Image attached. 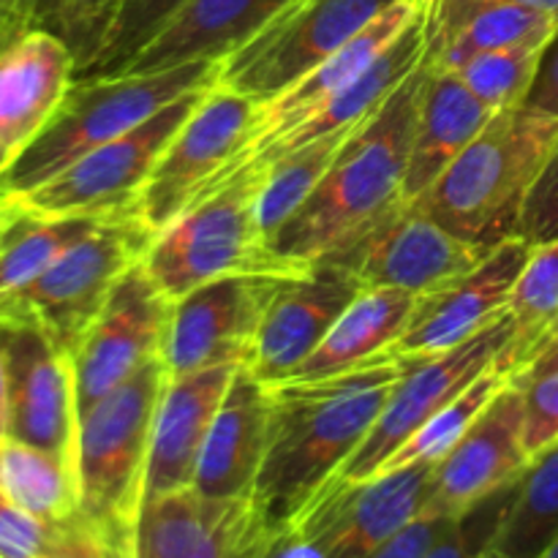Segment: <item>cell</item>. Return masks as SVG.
<instances>
[{"label":"cell","instance_id":"1","mask_svg":"<svg viewBox=\"0 0 558 558\" xmlns=\"http://www.w3.org/2000/svg\"><path fill=\"white\" fill-rule=\"evenodd\" d=\"M414 357L385 354L363 368L272 390V430L254 496L276 526L343 469L379 420Z\"/></svg>","mask_w":558,"mask_h":558},{"label":"cell","instance_id":"2","mask_svg":"<svg viewBox=\"0 0 558 558\" xmlns=\"http://www.w3.org/2000/svg\"><path fill=\"white\" fill-rule=\"evenodd\" d=\"M425 74L428 60L387 98L374 118L349 134L314 194L270 238L272 254L305 270L347 248L387 213L403 205Z\"/></svg>","mask_w":558,"mask_h":558},{"label":"cell","instance_id":"3","mask_svg":"<svg viewBox=\"0 0 558 558\" xmlns=\"http://www.w3.org/2000/svg\"><path fill=\"white\" fill-rule=\"evenodd\" d=\"M558 142V120L523 107L501 109L477 140L409 202L458 238L496 248L518 234L523 202Z\"/></svg>","mask_w":558,"mask_h":558},{"label":"cell","instance_id":"4","mask_svg":"<svg viewBox=\"0 0 558 558\" xmlns=\"http://www.w3.org/2000/svg\"><path fill=\"white\" fill-rule=\"evenodd\" d=\"M265 174V163L245 161L150 240L142 262L172 303L227 276H298L308 270L283 262L267 245L259 223Z\"/></svg>","mask_w":558,"mask_h":558},{"label":"cell","instance_id":"5","mask_svg":"<svg viewBox=\"0 0 558 558\" xmlns=\"http://www.w3.org/2000/svg\"><path fill=\"white\" fill-rule=\"evenodd\" d=\"M221 60H196L153 74L76 76L58 112L0 174V205L47 183L85 153L129 134L167 104L218 80Z\"/></svg>","mask_w":558,"mask_h":558},{"label":"cell","instance_id":"6","mask_svg":"<svg viewBox=\"0 0 558 558\" xmlns=\"http://www.w3.org/2000/svg\"><path fill=\"white\" fill-rule=\"evenodd\" d=\"M169 379L167 363L156 354L80 417L74 456L80 515L114 545L145 499L153 428Z\"/></svg>","mask_w":558,"mask_h":558},{"label":"cell","instance_id":"7","mask_svg":"<svg viewBox=\"0 0 558 558\" xmlns=\"http://www.w3.org/2000/svg\"><path fill=\"white\" fill-rule=\"evenodd\" d=\"M150 240V229L136 213L98 223L41 276L22 289L0 294V322L38 327L60 349L74 354L120 278L145 259Z\"/></svg>","mask_w":558,"mask_h":558},{"label":"cell","instance_id":"8","mask_svg":"<svg viewBox=\"0 0 558 558\" xmlns=\"http://www.w3.org/2000/svg\"><path fill=\"white\" fill-rule=\"evenodd\" d=\"M213 85L216 82L185 93L129 134L85 153L47 183L0 207H16L47 218H107L134 213L153 167Z\"/></svg>","mask_w":558,"mask_h":558},{"label":"cell","instance_id":"9","mask_svg":"<svg viewBox=\"0 0 558 558\" xmlns=\"http://www.w3.org/2000/svg\"><path fill=\"white\" fill-rule=\"evenodd\" d=\"M262 104L216 85L202 96L140 191L134 213L156 238L167 223L189 210L223 174L243 167L245 145L254 134Z\"/></svg>","mask_w":558,"mask_h":558},{"label":"cell","instance_id":"10","mask_svg":"<svg viewBox=\"0 0 558 558\" xmlns=\"http://www.w3.org/2000/svg\"><path fill=\"white\" fill-rule=\"evenodd\" d=\"M512 338H515V325L505 311L499 319L490 322L477 336L466 338L450 352L434 354V357H414L407 374L392 387L374 428L368 430L363 445L343 463L336 477L347 480V483H365V480L376 477L385 463L436 412L456 401L485 371L494 368L496 363H505Z\"/></svg>","mask_w":558,"mask_h":558},{"label":"cell","instance_id":"11","mask_svg":"<svg viewBox=\"0 0 558 558\" xmlns=\"http://www.w3.org/2000/svg\"><path fill=\"white\" fill-rule=\"evenodd\" d=\"M392 3L398 0H298L221 60L218 85L256 104L272 101Z\"/></svg>","mask_w":558,"mask_h":558},{"label":"cell","instance_id":"12","mask_svg":"<svg viewBox=\"0 0 558 558\" xmlns=\"http://www.w3.org/2000/svg\"><path fill=\"white\" fill-rule=\"evenodd\" d=\"M281 526L256 496L216 499L196 488L142 501L120 558H267Z\"/></svg>","mask_w":558,"mask_h":558},{"label":"cell","instance_id":"13","mask_svg":"<svg viewBox=\"0 0 558 558\" xmlns=\"http://www.w3.org/2000/svg\"><path fill=\"white\" fill-rule=\"evenodd\" d=\"M434 466L414 463L365 483L332 477L283 526L316 539L330 558H374L423 512Z\"/></svg>","mask_w":558,"mask_h":558},{"label":"cell","instance_id":"14","mask_svg":"<svg viewBox=\"0 0 558 558\" xmlns=\"http://www.w3.org/2000/svg\"><path fill=\"white\" fill-rule=\"evenodd\" d=\"M287 278L292 276H227L174 300L161 347L169 374L251 365L262 322Z\"/></svg>","mask_w":558,"mask_h":558},{"label":"cell","instance_id":"15","mask_svg":"<svg viewBox=\"0 0 558 558\" xmlns=\"http://www.w3.org/2000/svg\"><path fill=\"white\" fill-rule=\"evenodd\" d=\"M494 248L458 238L412 205H398L347 248L322 262L347 267L365 289L428 294L474 270Z\"/></svg>","mask_w":558,"mask_h":558},{"label":"cell","instance_id":"16","mask_svg":"<svg viewBox=\"0 0 558 558\" xmlns=\"http://www.w3.org/2000/svg\"><path fill=\"white\" fill-rule=\"evenodd\" d=\"M169 316L172 300L158 289L145 262L131 267L71 354L80 417L161 354Z\"/></svg>","mask_w":558,"mask_h":558},{"label":"cell","instance_id":"17","mask_svg":"<svg viewBox=\"0 0 558 558\" xmlns=\"http://www.w3.org/2000/svg\"><path fill=\"white\" fill-rule=\"evenodd\" d=\"M5 363V436L54 452L74 469L76 414L74 363L47 332L0 322Z\"/></svg>","mask_w":558,"mask_h":558},{"label":"cell","instance_id":"18","mask_svg":"<svg viewBox=\"0 0 558 558\" xmlns=\"http://www.w3.org/2000/svg\"><path fill=\"white\" fill-rule=\"evenodd\" d=\"M532 251L534 245L526 238L512 234L501 240L474 270L434 292L420 294L407 330L387 354L434 357L477 336L507 311L512 287Z\"/></svg>","mask_w":558,"mask_h":558},{"label":"cell","instance_id":"19","mask_svg":"<svg viewBox=\"0 0 558 558\" xmlns=\"http://www.w3.org/2000/svg\"><path fill=\"white\" fill-rule=\"evenodd\" d=\"M529 463L532 458L523 447V392L510 381L450 456L436 463L423 512L463 515L496 490L518 483Z\"/></svg>","mask_w":558,"mask_h":558},{"label":"cell","instance_id":"20","mask_svg":"<svg viewBox=\"0 0 558 558\" xmlns=\"http://www.w3.org/2000/svg\"><path fill=\"white\" fill-rule=\"evenodd\" d=\"M363 289L336 262H316L300 276L287 278L267 308L248 368L265 385L287 381Z\"/></svg>","mask_w":558,"mask_h":558},{"label":"cell","instance_id":"21","mask_svg":"<svg viewBox=\"0 0 558 558\" xmlns=\"http://www.w3.org/2000/svg\"><path fill=\"white\" fill-rule=\"evenodd\" d=\"M74 80V52L49 27L16 33L0 47V174L41 134Z\"/></svg>","mask_w":558,"mask_h":558},{"label":"cell","instance_id":"22","mask_svg":"<svg viewBox=\"0 0 558 558\" xmlns=\"http://www.w3.org/2000/svg\"><path fill=\"white\" fill-rule=\"evenodd\" d=\"M423 5L425 0H398V3L387 5V9L379 11L363 31L354 33L341 49H336L325 63H319L314 71H308L303 80L294 82V85L289 87V90H283L281 96L262 104L254 134H251L248 145H245L243 156H240V163L254 161L265 147H270L272 142H278L281 136H287L289 131L298 129L303 120H308L311 114L319 112L330 98H336L343 87L352 85V82L357 80L381 52H385V47H390V44L407 31V25L420 14Z\"/></svg>","mask_w":558,"mask_h":558},{"label":"cell","instance_id":"23","mask_svg":"<svg viewBox=\"0 0 558 558\" xmlns=\"http://www.w3.org/2000/svg\"><path fill=\"white\" fill-rule=\"evenodd\" d=\"M272 430V390L248 365L232 376L202 450L194 488L216 499L254 496Z\"/></svg>","mask_w":558,"mask_h":558},{"label":"cell","instance_id":"24","mask_svg":"<svg viewBox=\"0 0 558 558\" xmlns=\"http://www.w3.org/2000/svg\"><path fill=\"white\" fill-rule=\"evenodd\" d=\"M238 368L240 365H216L169 379L153 428L145 499L194 488L207 434Z\"/></svg>","mask_w":558,"mask_h":558},{"label":"cell","instance_id":"25","mask_svg":"<svg viewBox=\"0 0 558 558\" xmlns=\"http://www.w3.org/2000/svg\"><path fill=\"white\" fill-rule=\"evenodd\" d=\"M298 0H189L123 74H153L196 60H223Z\"/></svg>","mask_w":558,"mask_h":558},{"label":"cell","instance_id":"26","mask_svg":"<svg viewBox=\"0 0 558 558\" xmlns=\"http://www.w3.org/2000/svg\"><path fill=\"white\" fill-rule=\"evenodd\" d=\"M428 60V0L420 9V14L414 16L407 25V31L385 47V52L352 82V85L343 87L336 98L325 104L319 112L311 114L308 120L298 125L294 131H289L287 136H281L278 142H272L270 147L259 153L254 161H272V158L283 156L289 150H298V147L308 145V142L322 140V136L332 134H349V131L360 129L365 120L374 118L381 107L387 104V98L420 69V65Z\"/></svg>","mask_w":558,"mask_h":558},{"label":"cell","instance_id":"27","mask_svg":"<svg viewBox=\"0 0 558 558\" xmlns=\"http://www.w3.org/2000/svg\"><path fill=\"white\" fill-rule=\"evenodd\" d=\"M494 109L480 101L456 71L436 69L428 60L417 125L409 153L403 202H414L439 180V174L472 145L494 118Z\"/></svg>","mask_w":558,"mask_h":558},{"label":"cell","instance_id":"28","mask_svg":"<svg viewBox=\"0 0 558 558\" xmlns=\"http://www.w3.org/2000/svg\"><path fill=\"white\" fill-rule=\"evenodd\" d=\"M417 300L407 289H363L287 381L330 379L385 357L407 330Z\"/></svg>","mask_w":558,"mask_h":558},{"label":"cell","instance_id":"29","mask_svg":"<svg viewBox=\"0 0 558 558\" xmlns=\"http://www.w3.org/2000/svg\"><path fill=\"white\" fill-rule=\"evenodd\" d=\"M0 494L41 521L80 515L74 469L54 452L14 436H0Z\"/></svg>","mask_w":558,"mask_h":558},{"label":"cell","instance_id":"30","mask_svg":"<svg viewBox=\"0 0 558 558\" xmlns=\"http://www.w3.org/2000/svg\"><path fill=\"white\" fill-rule=\"evenodd\" d=\"M123 216V213H120ZM109 218H47L0 207V294L41 276L60 254Z\"/></svg>","mask_w":558,"mask_h":558},{"label":"cell","instance_id":"31","mask_svg":"<svg viewBox=\"0 0 558 558\" xmlns=\"http://www.w3.org/2000/svg\"><path fill=\"white\" fill-rule=\"evenodd\" d=\"M558 537V441L532 458L485 558H543Z\"/></svg>","mask_w":558,"mask_h":558},{"label":"cell","instance_id":"32","mask_svg":"<svg viewBox=\"0 0 558 558\" xmlns=\"http://www.w3.org/2000/svg\"><path fill=\"white\" fill-rule=\"evenodd\" d=\"M558 31V14L534 5H496L480 11L439 54L428 58L441 71H461L477 54L512 47H545Z\"/></svg>","mask_w":558,"mask_h":558},{"label":"cell","instance_id":"33","mask_svg":"<svg viewBox=\"0 0 558 558\" xmlns=\"http://www.w3.org/2000/svg\"><path fill=\"white\" fill-rule=\"evenodd\" d=\"M349 134L322 136V140L308 142V145L283 153V156L265 163L267 174L259 194V223L267 245H270L272 234L314 194V189L322 183L330 163L336 161L338 150L349 140Z\"/></svg>","mask_w":558,"mask_h":558},{"label":"cell","instance_id":"34","mask_svg":"<svg viewBox=\"0 0 558 558\" xmlns=\"http://www.w3.org/2000/svg\"><path fill=\"white\" fill-rule=\"evenodd\" d=\"M512 381L510 371L501 363H496L494 368L485 371L480 379H474L456 401L447 403L441 412H436L390 461L385 463L381 472H392V469L401 466H414V463H439L441 458L450 456L452 447L463 439V436L472 430V425L477 423L485 414V409L494 403V398L505 390ZM379 472V474H381Z\"/></svg>","mask_w":558,"mask_h":558},{"label":"cell","instance_id":"35","mask_svg":"<svg viewBox=\"0 0 558 558\" xmlns=\"http://www.w3.org/2000/svg\"><path fill=\"white\" fill-rule=\"evenodd\" d=\"M507 314L515 325V338L501 365L510 371V376H515L526 363L534 343L558 319V240L534 245L532 256L512 287Z\"/></svg>","mask_w":558,"mask_h":558},{"label":"cell","instance_id":"36","mask_svg":"<svg viewBox=\"0 0 558 558\" xmlns=\"http://www.w3.org/2000/svg\"><path fill=\"white\" fill-rule=\"evenodd\" d=\"M189 0H120L90 63L76 76H114Z\"/></svg>","mask_w":558,"mask_h":558},{"label":"cell","instance_id":"37","mask_svg":"<svg viewBox=\"0 0 558 558\" xmlns=\"http://www.w3.org/2000/svg\"><path fill=\"white\" fill-rule=\"evenodd\" d=\"M545 47H512L477 54L461 71H456L463 85L494 112L521 107L537 76L539 58Z\"/></svg>","mask_w":558,"mask_h":558},{"label":"cell","instance_id":"38","mask_svg":"<svg viewBox=\"0 0 558 558\" xmlns=\"http://www.w3.org/2000/svg\"><path fill=\"white\" fill-rule=\"evenodd\" d=\"M521 483V480H518ZM518 483L496 490L494 496L483 499L466 510L463 515L452 518L450 526L439 534L434 545L425 550L423 558H485L490 545H494L496 532L505 523L510 512L512 499H515Z\"/></svg>","mask_w":558,"mask_h":558},{"label":"cell","instance_id":"39","mask_svg":"<svg viewBox=\"0 0 558 558\" xmlns=\"http://www.w3.org/2000/svg\"><path fill=\"white\" fill-rule=\"evenodd\" d=\"M120 0H47L41 27L58 33L76 58V74L90 63Z\"/></svg>","mask_w":558,"mask_h":558},{"label":"cell","instance_id":"40","mask_svg":"<svg viewBox=\"0 0 558 558\" xmlns=\"http://www.w3.org/2000/svg\"><path fill=\"white\" fill-rule=\"evenodd\" d=\"M523 392V447L537 458L558 441V371L521 387Z\"/></svg>","mask_w":558,"mask_h":558},{"label":"cell","instance_id":"41","mask_svg":"<svg viewBox=\"0 0 558 558\" xmlns=\"http://www.w3.org/2000/svg\"><path fill=\"white\" fill-rule=\"evenodd\" d=\"M518 234L532 245L558 240V142L523 202Z\"/></svg>","mask_w":558,"mask_h":558},{"label":"cell","instance_id":"42","mask_svg":"<svg viewBox=\"0 0 558 558\" xmlns=\"http://www.w3.org/2000/svg\"><path fill=\"white\" fill-rule=\"evenodd\" d=\"M496 5H534L558 14V0H428V58L439 54L472 16Z\"/></svg>","mask_w":558,"mask_h":558},{"label":"cell","instance_id":"43","mask_svg":"<svg viewBox=\"0 0 558 558\" xmlns=\"http://www.w3.org/2000/svg\"><path fill=\"white\" fill-rule=\"evenodd\" d=\"M452 518L434 515V512H420L407 529L396 534L385 548L374 558H423L425 550L439 539V534L450 526Z\"/></svg>","mask_w":558,"mask_h":558},{"label":"cell","instance_id":"44","mask_svg":"<svg viewBox=\"0 0 558 558\" xmlns=\"http://www.w3.org/2000/svg\"><path fill=\"white\" fill-rule=\"evenodd\" d=\"M521 107L529 109V112L558 120V31L545 44L543 58H539L537 65V76H534L532 90L523 98Z\"/></svg>","mask_w":558,"mask_h":558},{"label":"cell","instance_id":"45","mask_svg":"<svg viewBox=\"0 0 558 558\" xmlns=\"http://www.w3.org/2000/svg\"><path fill=\"white\" fill-rule=\"evenodd\" d=\"M554 371H558V319L550 325V330L545 332L537 343H534V349L529 352L526 363H523L521 371L512 376V385L523 387V385H529V381L539 379V376L554 374Z\"/></svg>","mask_w":558,"mask_h":558},{"label":"cell","instance_id":"46","mask_svg":"<svg viewBox=\"0 0 558 558\" xmlns=\"http://www.w3.org/2000/svg\"><path fill=\"white\" fill-rule=\"evenodd\" d=\"M47 0H0V38L9 41L16 33L41 27Z\"/></svg>","mask_w":558,"mask_h":558},{"label":"cell","instance_id":"47","mask_svg":"<svg viewBox=\"0 0 558 558\" xmlns=\"http://www.w3.org/2000/svg\"><path fill=\"white\" fill-rule=\"evenodd\" d=\"M267 558H330V556H327V550L322 548L316 539L283 526L281 534H278V539L272 543Z\"/></svg>","mask_w":558,"mask_h":558},{"label":"cell","instance_id":"48","mask_svg":"<svg viewBox=\"0 0 558 558\" xmlns=\"http://www.w3.org/2000/svg\"><path fill=\"white\" fill-rule=\"evenodd\" d=\"M0 436H5V363L0 352Z\"/></svg>","mask_w":558,"mask_h":558},{"label":"cell","instance_id":"49","mask_svg":"<svg viewBox=\"0 0 558 558\" xmlns=\"http://www.w3.org/2000/svg\"><path fill=\"white\" fill-rule=\"evenodd\" d=\"M543 558H558V537L554 539V543H550V548L545 550Z\"/></svg>","mask_w":558,"mask_h":558},{"label":"cell","instance_id":"50","mask_svg":"<svg viewBox=\"0 0 558 558\" xmlns=\"http://www.w3.org/2000/svg\"><path fill=\"white\" fill-rule=\"evenodd\" d=\"M3 44H5V41H0V47H3Z\"/></svg>","mask_w":558,"mask_h":558},{"label":"cell","instance_id":"51","mask_svg":"<svg viewBox=\"0 0 558 558\" xmlns=\"http://www.w3.org/2000/svg\"><path fill=\"white\" fill-rule=\"evenodd\" d=\"M0 41H3V38H0Z\"/></svg>","mask_w":558,"mask_h":558}]
</instances>
